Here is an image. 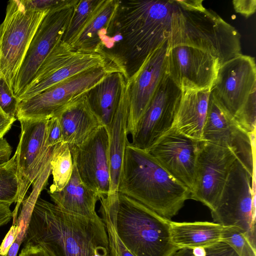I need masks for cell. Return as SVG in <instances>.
<instances>
[{
	"instance_id": "1f68e13d",
	"label": "cell",
	"mask_w": 256,
	"mask_h": 256,
	"mask_svg": "<svg viewBox=\"0 0 256 256\" xmlns=\"http://www.w3.org/2000/svg\"><path fill=\"white\" fill-rule=\"evenodd\" d=\"M221 240L232 248L239 256H256V248L236 226H224Z\"/></svg>"
},
{
	"instance_id": "4316f807",
	"label": "cell",
	"mask_w": 256,
	"mask_h": 256,
	"mask_svg": "<svg viewBox=\"0 0 256 256\" xmlns=\"http://www.w3.org/2000/svg\"><path fill=\"white\" fill-rule=\"evenodd\" d=\"M50 164L52 184L48 192H59L67 184L73 172V160L67 143L62 142L54 146Z\"/></svg>"
},
{
	"instance_id": "d590c367",
	"label": "cell",
	"mask_w": 256,
	"mask_h": 256,
	"mask_svg": "<svg viewBox=\"0 0 256 256\" xmlns=\"http://www.w3.org/2000/svg\"><path fill=\"white\" fill-rule=\"evenodd\" d=\"M20 230L21 226L20 225L16 223L12 224L0 245V255L6 256L7 254Z\"/></svg>"
},
{
	"instance_id": "9c48e42d",
	"label": "cell",
	"mask_w": 256,
	"mask_h": 256,
	"mask_svg": "<svg viewBox=\"0 0 256 256\" xmlns=\"http://www.w3.org/2000/svg\"><path fill=\"white\" fill-rule=\"evenodd\" d=\"M125 70L115 62L105 67L87 72L56 84L18 102L16 118L49 120L76 98L88 92L108 74Z\"/></svg>"
},
{
	"instance_id": "4dcf8cb0",
	"label": "cell",
	"mask_w": 256,
	"mask_h": 256,
	"mask_svg": "<svg viewBox=\"0 0 256 256\" xmlns=\"http://www.w3.org/2000/svg\"><path fill=\"white\" fill-rule=\"evenodd\" d=\"M172 256H239L228 244L220 241L214 244L194 248L178 249Z\"/></svg>"
},
{
	"instance_id": "5bb4252c",
	"label": "cell",
	"mask_w": 256,
	"mask_h": 256,
	"mask_svg": "<svg viewBox=\"0 0 256 256\" xmlns=\"http://www.w3.org/2000/svg\"><path fill=\"white\" fill-rule=\"evenodd\" d=\"M182 90L166 74L132 136L131 144L147 151L172 126Z\"/></svg>"
},
{
	"instance_id": "836d02e7",
	"label": "cell",
	"mask_w": 256,
	"mask_h": 256,
	"mask_svg": "<svg viewBox=\"0 0 256 256\" xmlns=\"http://www.w3.org/2000/svg\"><path fill=\"white\" fill-rule=\"evenodd\" d=\"M62 142V131L60 122L58 116H54L48 121L46 144L48 147H54Z\"/></svg>"
},
{
	"instance_id": "d6986e66",
	"label": "cell",
	"mask_w": 256,
	"mask_h": 256,
	"mask_svg": "<svg viewBox=\"0 0 256 256\" xmlns=\"http://www.w3.org/2000/svg\"><path fill=\"white\" fill-rule=\"evenodd\" d=\"M70 148L84 184L99 198L108 195L110 180L106 128L100 126L81 145Z\"/></svg>"
},
{
	"instance_id": "6da1fadb",
	"label": "cell",
	"mask_w": 256,
	"mask_h": 256,
	"mask_svg": "<svg viewBox=\"0 0 256 256\" xmlns=\"http://www.w3.org/2000/svg\"><path fill=\"white\" fill-rule=\"evenodd\" d=\"M176 6L173 0H118L110 20L98 34L102 48H119L112 58L128 76L132 70L131 76L168 39Z\"/></svg>"
},
{
	"instance_id": "603a6c76",
	"label": "cell",
	"mask_w": 256,
	"mask_h": 256,
	"mask_svg": "<svg viewBox=\"0 0 256 256\" xmlns=\"http://www.w3.org/2000/svg\"><path fill=\"white\" fill-rule=\"evenodd\" d=\"M74 162L72 176L60 192L48 193L54 204L62 210L76 214L92 218L98 215L96 206L98 196L82 182Z\"/></svg>"
},
{
	"instance_id": "74e56055",
	"label": "cell",
	"mask_w": 256,
	"mask_h": 256,
	"mask_svg": "<svg viewBox=\"0 0 256 256\" xmlns=\"http://www.w3.org/2000/svg\"><path fill=\"white\" fill-rule=\"evenodd\" d=\"M18 256H54L45 247L39 244H26L23 246Z\"/></svg>"
},
{
	"instance_id": "83f0119b",
	"label": "cell",
	"mask_w": 256,
	"mask_h": 256,
	"mask_svg": "<svg viewBox=\"0 0 256 256\" xmlns=\"http://www.w3.org/2000/svg\"><path fill=\"white\" fill-rule=\"evenodd\" d=\"M99 200V212L108 236V256H134L124 244L116 232L111 194L102 196Z\"/></svg>"
},
{
	"instance_id": "30bf717a",
	"label": "cell",
	"mask_w": 256,
	"mask_h": 256,
	"mask_svg": "<svg viewBox=\"0 0 256 256\" xmlns=\"http://www.w3.org/2000/svg\"><path fill=\"white\" fill-rule=\"evenodd\" d=\"M78 2V0H62L48 12L40 22L13 84L16 97L30 83L47 56L62 40Z\"/></svg>"
},
{
	"instance_id": "60d3db41",
	"label": "cell",
	"mask_w": 256,
	"mask_h": 256,
	"mask_svg": "<svg viewBox=\"0 0 256 256\" xmlns=\"http://www.w3.org/2000/svg\"><path fill=\"white\" fill-rule=\"evenodd\" d=\"M12 152V148L8 142L0 146V164L9 160Z\"/></svg>"
},
{
	"instance_id": "7a4b0ae2",
	"label": "cell",
	"mask_w": 256,
	"mask_h": 256,
	"mask_svg": "<svg viewBox=\"0 0 256 256\" xmlns=\"http://www.w3.org/2000/svg\"><path fill=\"white\" fill-rule=\"evenodd\" d=\"M22 243L42 246L54 256H100L108 251L100 216L72 214L40 198L34 204Z\"/></svg>"
},
{
	"instance_id": "8fae6325",
	"label": "cell",
	"mask_w": 256,
	"mask_h": 256,
	"mask_svg": "<svg viewBox=\"0 0 256 256\" xmlns=\"http://www.w3.org/2000/svg\"><path fill=\"white\" fill-rule=\"evenodd\" d=\"M48 120H20L21 132L15 152L19 194L12 212V224L16 222L20 204L30 186L38 180L50 164L54 147L46 144Z\"/></svg>"
},
{
	"instance_id": "2e32d148",
	"label": "cell",
	"mask_w": 256,
	"mask_h": 256,
	"mask_svg": "<svg viewBox=\"0 0 256 256\" xmlns=\"http://www.w3.org/2000/svg\"><path fill=\"white\" fill-rule=\"evenodd\" d=\"M233 150L250 174L254 172L255 134L250 135L236 124L210 93L202 140Z\"/></svg>"
},
{
	"instance_id": "5b68a950",
	"label": "cell",
	"mask_w": 256,
	"mask_h": 256,
	"mask_svg": "<svg viewBox=\"0 0 256 256\" xmlns=\"http://www.w3.org/2000/svg\"><path fill=\"white\" fill-rule=\"evenodd\" d=\"M114 228L134 256H172L170 220L138 201L118 192L110 194Z\"/></svg>"
},
{
	"instance_id": "ffe728a7",
	"label": "cell",
	"mask_w": 256,
	"mask_h": 256,
	"mask_svg": "<svg viewBox=\"0 0 256 256\" xmlns=\"http://www.w3.org/2000/svg\"><path fill=\"white\" fill-rule=\"evenodd\" d=\"M88 94L69 102L54 115L60 122L63 142L67 143L70 148L81 145L103 126L90 105Z\"/></svg>"
},
{
	"instance_id": "8992f818",
	"label": "cell",
	"mask_w": 256,
	"mask_h": 256,
	"mask_svg": "<svg viewBox=\"0 0 256 256\" xmlns=\"http://www.w3.org/2000/svg\"><path fill=\"white\" fill-rule=\"evenodd\" d=\"M252 182V176L236 158L210 212L214 222L238 228L256 248L255 192Z\"/></svg>"
},
{
	"instance_id": "ab89813d",
	"label": "cell",
	"mask_w": 256,
	"mask_h": 256,
	"mask_svg": "<svg viewBox=\"0 0 256 256\" xmlns=\"http://www.w3.org/2000/svg\"><path fill=\"white\" fill-rule=\"evenodd\" d=\"M10 204L0 202V227L6 224L12 220V212Z\"/></svg>"
},
{
	"instance_id": "ac0fdd59",
	"label": "cell",
	"mask_w": 256,
	"mask_h": 256,
	"mask_svg": "<svg viewBox=\"0 0 256 256\" xmlns=\"http://www.w3.org/2000/svg\"><path fill=\"white\" fill-rule=\"evenodd\" d=\"M168 40L154 51L126 80L129 104L127 128L132 136L166 74Z\"/></svg>"
},
{
	"instance_id": "7c38bea8",
	"label": "cell",
	"mask_w": 256,
	"mask_h": 256,
	"mask_svg": "<svg viewBox=\"0 0 256 256\" xmlns=\"http://www.w3.org/2000/svg\"><path fill=\"white\" fill-rule=\"evenodd\" d=\"M210 93L234 119L249 102L256 100L254 58L242 54L222 64Z\"/></svg>"
},
{
	"instance_id": "f1b7e54d",
	"label": "cell",
	"mask_w": 256,
	"mask_h": 256,
	"mask_svg": "<svg viewBox=\"0 0 256 256\" xmlns=\"http://www.w3.org/2000/svg\"><path fill=\"white\" fill-rule=\"evenodd\" d=\"M18 181L16 155L0 164V202L11 205L18 201Z\"/></svg>"
},
{
	"instance_id": "484cf974",
	"label": "cell",
	"mask_w": 256,
	"mask_h": 256,
	"mask_svg": "<svg viewBox=\"0 0 256 256\" xmlns=\"http://www.w3.org/2000/svg\"><path fill=\"white\" fill-rule=\"evenodd\" d=\"M118 0H98L80 32L70 44L73 48L83 51L102 50L98 34L106 27L116 9Z\"/></svg>"
},
{
	"instance_id": "44dd1931",
	"label": "cell",
	"mask_w": 256,
	"mask_h": 256,
	"mask_svg": "<svg viewBox=\"0 0 256 256\" xmlns=\"http://www.w3.org/2000/svg\"><path fill=\"white\" fill-rule=\"evenodd\" d=\"M128 78H122L119 102L110 126L106 128L108 136V152L110 186V194L118 192V186L121 175L125 150L128 140V96L126 85Z\"/></svg>"
},
{
	"instance_id": "3957f363",
	"label": "cell",
	"mask_w": 256,
	"mask_h": 256,
	"mask_svg": "<svg viewBox=\"0 0 256 256\" xmlns=\"http://www.w3.org/2000/svg\"><path fill=\"white\" fill-rule=\"evenodd\" d=\"M118 192L170 220L190 198V191L148 152L126 145Z\"/></svg>"
},
{
	"instance_id": "4fadbf2b",
	"label": "cell",
	"mask_w": 256,
	"mask_h": 256,
	"mask_svg": "<svg viewBox=\"0 0 256 256\" xmlns=\"http://www.w3.org/2000/svg\"><path fill=\"white\" fill-rule=\"evenodd\" d=\"M236 158L234 152L229 148L199 140L196 182L190 198L212 210Z\"/></svg>"
},
{
	"instance_id": "d4e9b609",
	"label": "cell",
	"mask_w": 256,
	"mask_h": 256,
	"mask_svg": "<svg viewBox=\"0 0 256 256\" xmlns=\"http://www.w3.org/2000/svg\"><path fill=\"white\" fill-rule=\"evenodd\" d=\"M170 224L171 240L178 248L200 246L222 241L224 226L216 222L170 220Z\"/></svg>"
},
{
	"instance_id": "ee69618b",
	"label": "cell",
	"mask_w": 256,
	"mask_h": 256,
	"mask_svg": "<svg viewBox=\"0 0 256 256\" xmlns=\"http://www.w3.org/2000/svg\"><path fill=\"white\" fill-rule=\"evenodd\" d=\"M0 256H2V255H0Z\"/></svg>"
},
{
	"instance_id": "f35d334b",
	"label": "cell",
	"mask_w": 256,
	"mask_h": 256,
	"mask_svg": "<svg viewBox=\"0 0 256 256\" xmlns=\"http://www.w3.org/2000/svg\"><path fill=\"white\" fill-rule=\"evenodd\" d=\"M16 119L8 116L0 108V138H4Z\"/></svg>"
},
{
	"instance_id": "f546056e",
	"label": "cell",
	"mask_w": 256,
	"mask_h": 256,
	"mask_svg": "<svg viewBox=\"0 0 256 256\" xmlns=\"http://www.w3.org/2000/svg\"><path fill=\"white\" fill-rule=\"evenodd\" d=\"M98 0H80L76 6L74 14L62 40L70 44L88 19Z\"/></svg>"
},
{
	"instance_id": "ba28073f",
	"label": "cell",
	"mask_w": 256,
	"mask_h": 256,
	"mask_svg": "<svg viewBox=\"0 0 256 256\" xmlns=\"http://www.w3.org/2000/svg\"><path fill=\"white\" fill-rule=\"evenodd\" d=\"M115 62L102 50L87 52L59 41L38 69L24 91L16 97L18 102L80 74L104 68Z\"/></svg>"
},
{
	"instance_id": "7bdbcfd3",
	"label": "cell",
	"mask_w": 256,
	"mask_h": 256,
	"mask_svg": "<svg viewBox=\"0 0 256 256\" xmlns=\"http://www.w3.org/2000/svg\"><path fill=\"white\" fill-rule=\"evenodd\" d=\"M100 256H108V251L102 252L100 255Z\"/></svg>"
},
{
	"instance_id": "d6a6232c",
	"label": "cell",
	"mask_w": 256,
	"mask_h": 256,
	"mask_svg": "<svg viewBox=\"0 0 256 256\" xmlns=\"http://www.w3.org/2000/svg\"><path fill=\"white\" fill-rule=\"evenodd\" d=\"M18 100L5 78L0 76V108L8 116L16 118Z\"/></svg>"
},
{
	"instance_id": "52a82bcc",
	"label": "cell",
	"mask_w": 256,
	"mask_h": 256,
	"mask_svg": "<svg viewBox=\"0 0 256 256\" xmlns=\"http://www.w3.org/2000/svg\"><path fill=\"white\" fill-rule=\"evenodd\" d=\"M48 12L26 10L20 0L8 2L0 24V76L12 90L31 41Z\"/></svg>"
},
{
	"instance_id": "cb8c5ba5",
	"label": "cell",
	"mask_w": 256,
	"mask_h": 256,
	"mask_svg": "<svg viewBox=\"0 0 256 256\" xmlns=\"http://www.w3.org/2000/svg\"><path fill=\"white\" fill-rule=\"evenodd\" d=\"M124 76L128 78V74L122 70L112 72L88 92L90 105L106 128L111 124L116 110Z\"/></svg>"
},
{
	"instance_id": "7402d4cb",
	"label": "cell",
	"mask_w": 256,
	"mask_h": 256,
	"mask_svg": "<svg viewBox=\"0 0 256 256\" xmlns=\"http://www.w3.org/2000/svg\"><path fill=\"white\" fill-rule=\"evenodd\" d=\"M210 89L182 91L172 128L192 139L202 140Z\"/></svg>"
},
{
	"instance_id": "b9f144b4",
	"label": "cell",
	"mask_w": 256,
	"mask_h": 256,
	"mask_svg": "<svg viewBox=\"0 0 256 256\" xmlns=\"http://www.w3.org/2000/svg\"><path fill=\"white\" fill-rule=\"evenodd\" d=\"M6 142H8L6 138H0V146L6 144Z\"/></svg>"
},
{
	"instance_id": "e0dca14e",
	"label": "cell",
	"mask_w": 256,
	"mask_h": 256,
	"mask_svg": "<svg viewBox=\"0 0 256 256\" xmlns=\"http://www.w3.org/2000/svg\"><path fill=\"white\" fill-rule=\"evenodd\" d=\"M198 141L172 127L146 152L192 192L196 182Z\"/></svg>"
},
{
	"instance_id": "277c9868",
	"label": "cell",
	"mask_w": 256,
	"mask_h": 256,
	"mask_svg": "<svg viewBox=\"0 0 256 256\" xmlns=\"http://www.w3.org/2000/svg\"><path fill=\"white\" fill-rule=\"evenodd\" d=\"M176 5L168 48L180 45L198 48L216 58L220 66L242 54L239 32L215 12L203 6L188 10Z\"/></svg>"
},
{
	"instance_id": "e575fe53",
	"label": "cell",
	"mask_w": 256,
	"mask_h": 256,
	"mask_svg": "<svg viewBox=\"0 0 256 256\" xmlns=\"http://www.w3.org/2000/svg\"><path fill=\"white\" fill-rule=\"evenodd\" d=\"M62 1V0H20L25 9L38 12H48L58 6Z\"/></svg>"
},
{
	"instance_id": "8d00e7d4",
	"label": "cell",
	"mask_w": 256,
	"mask_h": 256,
	"mask_svg": "<svg viewBox=\"0 0 256 256\" xmlns=\"http://www.w3.org/2000/svg\"><path fill=\"white\" fill-rule=\"evenodd\" d=\"M232 4L236 12L246 18H248L256 11L255 0H234L232 1Z\"/></svg>"
},
{
	"instance_id": "9a60e30c",
	"label": "cell",
	"mask_w": 256,
	"mask_h": 256,
	"mask_svg": "<svg viewBox=\"0 0 256 256\" xmlns=\"http://www.w3.org/2000/svg\"><path fill=\"white\" fill-rule=\"evenodd\" d=\"M220 66L216 58L192 46H176L167 51L166 74L182 91L210 88Z\"/></svg>"
}]
</instances>
